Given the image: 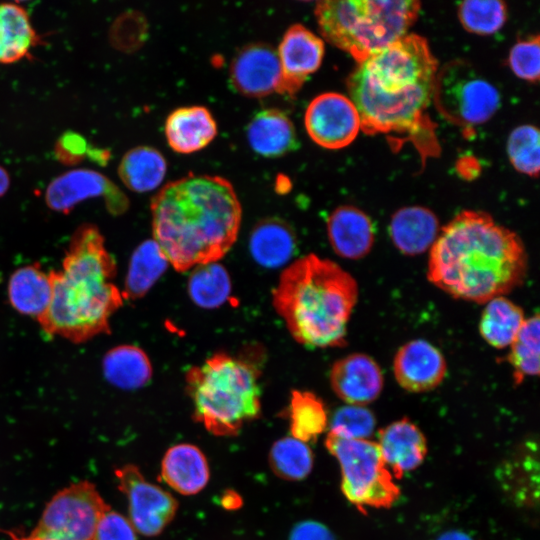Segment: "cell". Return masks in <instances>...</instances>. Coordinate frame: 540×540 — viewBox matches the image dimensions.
<instances>
[{"mask_svg":"<svg viewBox=\"0 0 540 540\" xmlns=\"http://www.w3.org/2000/svg\"><path fill=\"white\" fill-rule=\"evenodd\" d=\"M528 257L520 237L485 212L465 210L440 229L427 278L453 298L486 303L520 286Z\"/></svg>","mask_w":540,"mask_h":540,"instance_id":"obj_1","label":"cell"},{"mask_svg":"<svg viewBox=\"0 0 540 540\" xmlns=\"http://www.w3.org/2000/svg\"><path fill=\"white\" fill-rule=\"evenodd\" d=\"M1 532L5 533L11 540H53V539L42 538V537H37L33 535H30V536L19 535L11 530L3 529L1 530Z\"/></svg>","mask_w":540,"mask_h":540,"instance_id":"obj_45","label":"cell"},{"mask_svg":"<svg viewBox=\"0 0 540 540\" xmlns=\"http://www.w3.org/2000/svg\"><path fill=\"white\" fill-rule=\"evenodd\" d=\"M10 186V176L5 168L0 166V197L3 196Z\"/></svg>","mask_w":540,"mask_h":540,"instance_id":"obj_44","label":"cell"},{"mask_svg":"<svg viewBox=\"0 0 540 540\" xmlns=\"http://www.w3.org/2000/svg\"><path fill=\"white\" fill-rule=\"evenodd\" d=\"M499 481L505 492L518 504L536 503L538 495L537 447L525 442L508 457L499 469Z\"/></svg>","mask_w":540,"mask_h":540,"instance_id":"obj_24","label":"cell"},{"mask_svg":"<svg viewBox=\"0 0 540 540\" xmlns=\"http://www.w3.org/2000/svg\"><path fill=\"white\" fill-rule=\"evenodd\" d=\"M53 294L49 273L38 265H28L13 272L8 282L11 305L20 313L38 318L48 308Z\"/></svg>","mask_w":540,"mask_h":540,"instance_id":"obj_26","label":"cell"},{"mask_svg":"<svg viewBox=\"0 0 540 540\" xmlns=\"http://www.w3.org/2000/svg\"><path fill=\"white\" fill-rule=\"evenodd\" d=\"M272 298L276 312L298 343L340 347L346 342L358 285L335 262L310 254L282 272Z\"/></svg>","mask_w":540,"mask_h":540,"instance_id":"obj_5","label":"cell"},{"mask_svg":"<svg viewBox=\"0 0 540 540\" xmlns=\"http://www.w3.org/2000/svg\"><path fill=\"white\" fill-rule=\"evenodd\" d=\"M393 372L403 389L415 393L426 392L442 383L447 364L438 348L424 339H415L398 349Z\"/></svg>","mask_w":540,"mask_h":540,"instance_id":"obj_16","label":"cell"},{"mask_svg":"<svg viewBox=\"0 0 540 540\" xmlns=\"http://www.w3.org/2000/svg\"><path fill=\"white\" fill-rule=\"evenodd\" d=\"M110 506L87 480L59 490L47 503L31 535L53 540H92Z\"/></svg>","mask_w":540,"mask_h":540,"instance_id":"obj_10","label":"cell"},{"mask_svg":"<svg viewBox=\"0 0 540 540\" xmlns=\"http://www.w3.org/2000/svg\"><path fill=\"white\" fill-rule=\"evenodd\" d=\"M386 466L394 478L416 469L427 455V441L422 431L403 418L379 431L377 442Z\"/></svg>","mask_w":540,"mask_h":540,"instance_id":"obj_18","label":"cell"},{"mask_svg":"<svg viewBox=\"0 0 540 540\" xmlns=\"http://www.w3.org/2000/svg\"><path fill=\"white\" fill-rule=\"evenodd\" d=\"M462 26L469 32L489 35L502 28L507 19L506 6L497 0H469L459 5Z\"/></svg>","mask_w":540,"mask_h":540,"instance_id":"obj_36","label":"cell"},{"mask_svg":"<svg viewBox=\"0 0 540 540\" xmlns=\"http://www.w3.org/2000/svg\"><path fill=\"white\" fill-rule=\"evenodd\" d=\"M26 9L16 3L0 4V63L17 62L38 43Z\"/></svg>","mask_w":540,"mask_h":540,"instance_id":"obj_27","label":"cell"},{"mask_svg":"<svg viewBox=\"0 0 540 540\" xmlns=\"http://www.w3.org/2000/svg\"><path fill=\"white\" fill-rule=\"evenodd\" d=\"M246 135L252 150L268 158L280 157L299 146L293 122L275 108L255 114L247 126Z\"/></svg>","mask_w":540,"mask_h":540,"instance_id":"obj_22","label":"cell"},{"mask_svg":"<svg viewBox=\"0 0 540 540\" xmlns=\"http://www.w3.org/2000/svg\"><path fill=\"white\" fill-rule=\"evenodd\" d=\"M168 263L153 239L142 242L131 256L123 297L128 299L143 297L165 272Z\"/></svg>","mask_w":540,"mask_h":540,"instance_id":"obj_31","label":"cell"},{"mask_svg":"<svg viewBox=\"0 0 540 540\" xmlns=\"http://www.w3.org/2000/svg\"><path fill=\"white\" fill-rule=\"evenodd\" d=\"M167 171L164 156L150 146H137L121 159L118 175L124 185L138 193L152 191L163 181Z\"/></svg>","mask_w":540,"mask_h":540,"instance_id":"obj_29","label":"cell"},{"mask_svg":"<svg viewBox=\"0 0 540 540\" xmlns=\"http://www.w3.org/2000/svg\"><path fill=\"white\" fill-rule=\"evenodd\" d=\"M105 199L108 210L121 214L128 207L126 195L103 174L89 169H73L54 178L46 188L45 202L57 212L68 213L83 200Z\"/></svg>","mask_w":540,"mask_h":540,"instance_id":"obj_13","label":"cell"},{"mask_svg":"<svg viewBox=\"0 0 540 540\" xmlns=\"http://www.w3.org/2000/svg\"><path fill=\"white\" fill-rule=\"evenodd\" d=\"M330 383L334 393L348 405L365 406L379 397L384 379L372 357L352 353L333 364Z\"/></svg>","mask_w":540,"mask_h":540,"instance_id":"obj_17","label":"cell"},{"mask_svg":"<svg viewBox=\"0 0 540 540\" xmlns=\"http://www.w3.org/2000/svg\"><path fill=\"white\" fill-rule=\"evenodd\" d=\"M540 319L539 315L525 319L516 338L510 345V353L506 361L513 368V380L519 385L526 377L539 374L540 353Z\"/></svg>","mask_w":540,"mask_h":540,"instance_id":"obj_34","label":"cell"},{"mask_svg":"<svg viewBox=\"0 0 540 540\" xmlns=\"http://www.w3.org/2000/svg\"><path fill=\"white\" fill-rule=\"evenodd\" d=\"M440 232L439 221L429 209L409 206L397 210L389 224V235L404 255L416 256L430 249Z\"/></svg>","mask_w":540,"mask_h":540,"instance_id":"obj_21","label":"cell"},{"mask_svg":"<svg viewBox=\"0 0 540 540\" xmlns=\"http://www.w3.org/2000/svg\"><path fill=\"white\" fill-rule=\"evenodd\" d=\"M323 40L301 24L290 26L278 46L282 72L279 93L293 95L316 72L324 56Z\"/></svg>","mask_w":540,"mask_h":540,"instance_id":"obj_15","label":"cell"},{"mask_svg":"<svg viewBox=\"0 0 540 540\" xmlns=\"http://www.w3.org/2000/svg\"><path fill=\"white\" fill-rule=\"evenodd\" d=\"M304 123L310 138L327 149L348 146L361 129L354 103L349 97L336 92L316 96L306 109Z\"/></svg>","mask_w":540,"mask_h":540,"instance_id":"obj_12","label":"cell"},{"mask_svg":"<svg viewBox=\"0 0 540 540\" xmlns=\"http://www.w3.org/2000/svg\"><path fill=\"white\" fill-rule=\"evenodd\" d=\"M54 150L60 162L74 165L81 162L90 149L83 136L74 132H66L59 137Z\"/></svg>","mask_w":540,"mask_h":540,"instance_id":"obj_41","label":"cell"},{"mask_svg":"<svg viewBox=\"0 0 540 540\" xmlns=\"http://www.w3.org/2000/svg\"><path fill=\"white\" fill-rule=\"evenodd\" d=\"M102 367L109 383L126 390L143 387L152 376L148 356L133 345H120L109 350L103 358Z\"/></svg>","mask_w":540,"mask_h":540,"instance_id":"obj_28","label":"cell"},{"mask_svg":"<svg viewBox=\"0 0 540 540\" xmlns=\"http://www.w3.org/2000/svg\"><path fill=\"white\" fill-rule=\"evenodd\" d=\"M269 463L280 478L299 481L306 478L313 467V454L307 443L291 437L276 441L269 453Z\"/></svg>","mask_w":540,"mask_h":540,"instance_id":"obj_35","label":"cell"},{"mask_svg":"<svg viewBox=\"0 0 540 540\" xmlns=\"http://www.w3.org/2000/svg\"><path fill=\"white\" fill-rule=\"evenodd\" d=\"M116 263L93 224L73 234L60 271L49 273L53 294L47 310L37 318L42 329L75 343L108 333L111 316L123 295L112 279Z\"/></svg>","mask_w":540,"mask_h":540,"instance_id":"obj_4","label":"cell"},{"mask_svg":"<svg viewBox=\"0 0 540 540\" xmlns=\"http://www.w3.org/2000/svg\"><path fill=\"white\" fill-rule=\"evenodd\" d=\"M118 489L126 495L130 522L144 536H156L174 518L178 503L161 487L148 482L139 468L127 464L117 468Z\"/></svg>","mask_w":540,"mask_h":540,"instance_id":"obj_11","label":"cell"},{"mask_svg":"<svg viewBox=\"0 0 540 540\" xmlns=\"http://www.w3.org/2000/svg\"><path fill=\"white\" fill-rule=\"evenodd\" d=\"M153 240L180 272L217 262L234 244L241 205L231 183L195 175L165 185L151 201Z\"/></svg>","mask_w":540,"mask_h":540,"instance_id":"obj_2","label":"cell"},{"mask_svg":"<svg viewBox=\"0 0 540 540\" xmlns=\"http://www.w3.org/2000/svg\"><path fill=\"white\" fill-rule=\"evenodd\" d=\"M420 6L415 0H324L315 15L322 36L360 63L405 36Z\"/></svg>","mask_w":540,"mask_h":540,"instance_id":"obj_7","label":"cell"},{"mask_svg":"<svg viewBox=\"0 0 540 540\" xmlns=\"http://www.w3.org/2000/svg\"><path fill=\"white\" fill-rule=\"evenodd\" d=\"M229 77L233 88L244 96L279 93L282 72L277 51L265 43L246 45L233 58Z\"/></svg>","mask_w":540,"mask_h":540,"instance_id":"obj_14","label":"cell"},{"mask_svg":"<svg viewBox=\"0 0 540 540\" xmlns=\"http://www.w3.org/2000/svg\"><path fill=\"white\" fill-rule=\"evenodd\" d=\"M163 480L182 495L200 492L209 480L205 455L192 444H178L167 450L161 464Z\"/></svg>","mask_w":540,"mask_h":540,"instance_id":"obj_23","label":"cell"},{"mask_svg":"<svg viewBox=\"0 0 540 540\" xmlns=\"http://www.w3.org/2000/svg\"><path fill=\"white\" fill-rule=\"evenodd\" d=\"M296 238L291 227L278 218L259 222L252 230L249 248L253 259L261 266L279 267L291 258Z\"/></svg>","mask_w":540,"mask_h":540,"instance_id":"obj_25","label":"cell"},{"mask_svg":"<svg viewBox=\"0 0 540 540\" xmlns=\"http://www.w3.org/2000/svg\"><path fill=\"white\" fill-rule=\"evenodd\" d=\"M375 426L372 411L365 406L347 404L335 411L329 432L347 439H369Z\"/></svg>","mask_w":540,"mask_h":540,"instance_id":"obj_38","label":"cell"},{"mask_svg":"<svg viewBox=\"0 0 540 540\" xmlns=\"http://www.w3.org/2000/svg\"><path fill=\"white\" fill-rule=\"evenodd\" d=\"M540 134L532 125L515 128L507 141V154L513 167L528 176L537 177L540 167Z\"/></svg>","mask_w":540,"mask_h":540,"instance_id":"obj_37","label":"cell"},{"mask_svg":"<svg viewBox=\"0 0 540 540\" xmlns=\"http://www.w3.org/2000/svg\"><path fill=\"white\" fill-rule=\"evenodd\" d=\"M327 233L332 249L343 258L365 257L375 240L374 225L369 216L354 206H340L328 217Z\"/></svg>","mask_w":540,"mask_h":540,"instance_id":"obj_19","label":"cell"},{"mask_svg":"<svg viewBox=\"0 0 540 540\" xmlns=\"http://www.w3.org/2000/svg\"><path fill=\"white\" fill-rule=\"evenodd\" d=\"M289 419L292 437L305 443L316 440L328 424L323 401L308 391L292 392Z\"/></svg>","mask_w":540,"mask_h":540,"instance_id":"obj_32","label":"cell"},{"mask_svg":"<svg viewBox=\"0 0 540 540\" xmlns=\"http://www.w3.org/2000/svg\"><path fill=\"white\" fill-rule=\"evenodd\" d=\"M290 540H334L331 532L322 524L304 521L294 527Z\"/></svg>","mask_w":540,"mask_h":540,"instance_id":"obj_42","label":"cell"},{"mask_svg":"<svg viewBox=\"0 0 540 540\" xmlns=\"http://www.w3.org/2000/svg\"><path fill=\"white\" fill-rule=\"evenodd\" d=\"M437 72L428 42L416 34L358 63L347 87L361 129L369 135L414 132L433 97Z\"/></svg>","mask_w":540,"mask_h":540,"instance_id":"obj_3","label":"cell"},{"mask_svg":"<svg viewBox=\"0 0 540 540\" xmlns=\"http://www.w3.org/2000/svg\"><path fill=\"white\" fill-rule=\"evenodd\" d=\"M436 540H473L469 535L462 531L451 530L441 534Z\"/></svg>","mask_w":540,"mask_h":540,"instance_id":"obj_43","label":"cell"},{"mask_svg":"<svg viewBox=\"0 0 540 540\" xmlns=\"http://www.w3.org/2000/svg\"><path fill=\"white\" fill-rule=\"evenodd\" d=\"M433 97L444 117L464 127L488 121L500 106L497 88L462 61L437 72Z\"/></svg>","mask_w":540,"mask_h":540,"instance_id":"obj_9","label":"cell"},{"mask_svg":"<svg viewBox=\"0 0 540 540\" xmlns=\"http://www.w3.org/2000/svg\"><path fill=\"white\" fill-rule=\"evenodd\" d=\"M485 304L479 323L481 336L497 349L510 346L525 321L523 310L504 296Z\"/></svg>","mask_w":540,"mask_h":540,"instance_id":"obj_30","label":"cell"},{"mask_svg":"<svg viewBox=\"0 0 540 540\" xmlns=\"http://www.w3.org/2000/svg\"><path fill=\"white\" fill-rule=\"evenodd\" d=\"M164 131L171 149L190 154L202 150L215 138L217 124L206 107L186 106L168 115Z\"/></svg>","mask_w":540,"mask_h":540,"instance_id":"obj_20","label":"cell"},{"mask_svg":"<svg viewBox=\"0 0 540 540\" xmlns=\"http://www.w3.org/2000/svg\"><path fill=\"white\" fill-rule=\"evenodd\" d=\"M326 447L341 468V489L346 499L365 512L368 508H389L400 495L399 487L386 466L377 442L347 439L331 432Z\"/></svg>","mask_w":540,"mask_h":540,"instance_id":"obj_8","label":"cell"},{"mask_svg":"<svg viewBox=\"0 0 540 540\" xmlns=\"http://www.w3.org/2000/svg\"><path fill=\"white\" fill-rule=\"evenodd\" d=\"M231 292L227 270L217 262L195 266L188 279V293L192 301L203 308L222 305Z\"/></svg>","mask_w":540,"mask_h":540,"instance_id":"obj_33","label":"cell"},{"mask_svg":"<svg viewBox=\"0 0 540 540\" xmlns=\"http://www.w3.org/2000/svg\"><path fill=\"white\" fill-rule=\"evenodd\" d=\"M92 540H137L131 522L122 514L109 509L99 520Z\"/></svg>","mask_w":540,"mask_h":540,"instance_id":"obj_40","label":"cell"},{"mask_svg":"<svg viewBox=\"0 0 540 540\" xmlns=\"http://www.w3.org/2000/svg\"><path fill=\"white\" fill-rule=\"evenodd\" d=\"M259 372L242 358L218 353L186 373L194 418L213 435L235 436L261 410Z\"/></svg>","mask_w":540,"mask_h":540,"instance_id":"obj_6","label":"cell"},{"mask_svg":"<svg viewBox=\"0 0 540 540\" xmlns=\"http://www.w3.org/2000/svg\"><path fill=\"white\" fill-rule=\"evenodd\" d=\"M509 65L518 78L537 82L540 75L539 37L536 35L518 41L510 51Z\"/></svg>","mask_w":540,"mask_h":540,"instance_id":"obj_39","label":"cell"}]
</instances>
